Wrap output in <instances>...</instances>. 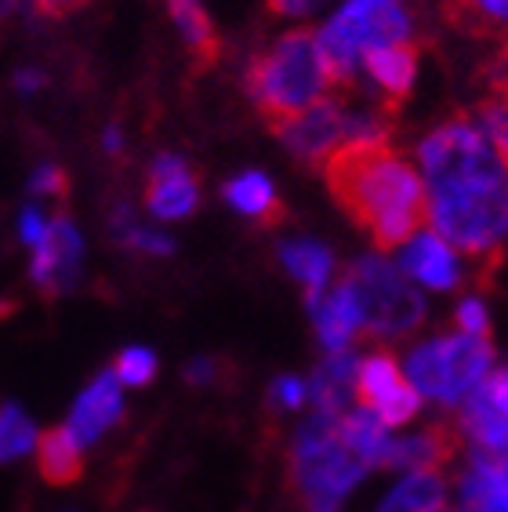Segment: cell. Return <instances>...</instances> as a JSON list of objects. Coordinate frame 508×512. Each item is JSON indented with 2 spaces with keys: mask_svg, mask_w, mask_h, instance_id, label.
I'll return each instance as SVG.
<instances>
[{
  "mask_svg": "<svg viewBox=\"0 0 508 512\" xmlns=\"http://www.w3.org/2000/svg\"><path fill=\"white\" fill-rule=\"evenodd\" d=\"M338 418L342 414H316L313 422L302 425L291 451V491L305 512H334L349 487L363 476V462L345 447L338 436Z\"/></svg>",
  "mask_w": 508,
  "mask_h": 512,
  "instance_id": "obj_4",
  "label": "cell"
},
{
  "mask_svg": "<svg viewBox=\"0 0 508 512\" xmlns=\"http://www.w3.org/2000/svg\"><path fill=\"white\" fill-rule=\"evenodd\" d=\"M171 8V19H175L178 33L189 44V55H193L196 69H211L222 55V40L211 15H207L204 0H167Z\"/></svg>",
  "mask_w": 508,
  "mask_h": 512,
  "instance_id": "obj_17",
  "label": "cell"
},
{
  "mask_svg": "<svg viewBox=\"0 0 508 512\" xmlns=\"http://www.w3.org/2000/svg\"><path fill=\"white\" fill-rule=\"evenodd\" d=\"M345 284L352 287L356 306H360V335L378 338V342L407 338L425 320V302L418 287H411L407 273L389 266L385 258H360Z\"/></svg>",
  "mask_w": 508,
  "mask_h": 512,
  "instance_id": "obj_6",
  "label": "cell"
},
{
  "mask_svg": "<svg viewBox=\"0 0 508 512\" xmlns=\"http://www.w3.org/2000/svg\"><path fill=\"white\" fill-rule=\"evenodd\" d=\"M225 200L247 215L251 222H258L262 229H276L284 222V204L276 200L273 182L258 171H247V175H236L229 186H225Z\"/></svg>",
  "mask_w": 508,
  "mask_h": 512,
  "instance_id": "obj_18",
  "label": "cell"
},
{
  "mask_svg": "<svg viewBox=\"0 0 508 512\" xmlns=\"http://www.w3.org/2000/svg\"><path fill=\"white\" fill-rule=\"evenodd\" d=\"M37 444V429L15 404H0V462H15Z\"/></svg>",
  "mask_w": 508,
  "mask_h": 512,
  "instance_id": "obj_27",
  "label": "cell"
},
{
  "mask_svg": "<svg viewBox=\"0 0 508 512\" xmlns=\"http://www.w3.org/2000/svg\"><path fill=\"white\" fill-rule=\"evenodd\" d=\"M80 4H84V0H33V8H37L44 19H66Z\"/></svg>",
  "mask_w": 508,
  "mask_h": 512,
  "instance_id": "obj_37",
  "label": "cell"
},
{
  "mask_svg": "<svg viewBox=\"0 0 508 512\" xmlns=\"http://www.w3.org/2000/svg\"><path fill=\"white\" fill-rule=\"evenodd\" d=\"M461 502L465 512H508V476L476 458L472 473L461 483Z\"/></svg>",
  "mask_w": 508,
  "mask_h": 512,
  "instance_id": "obj_25",
  "label": "cell"
},
{
  "mask_svg": "<svg viewBox=\"0 0 508 512\" xmlns=\"http://www.w3.org/2000/svg\"><path fill=\"white\" fill-rule=\"evenodd\" d=\"M421 171H425V186L443 189L479 175H494L501 171V160L498 153H490L487 135L469 117H454L421 142Z\"/></svg>",
  "mask_w": 508,
  "mask_h": 512,
  "instance_id": "obj_8",
  "label": "cell"
},
{
  "mask_svg": "<svg viewBox=\"0 0 508 512\" xmlns=\"http://www.w3.org/2000/svg\"><path fill=\"white\" fill-rule=\"evenodd\" d=\"M157 375V356L142 349V345H131L124 353L117 356V364H113V378L124 385H146L153 382Z\"/></svg>",
  "mask_w": 508,
  "mask_h": 512,
  "instance_id": "obj_29",
  "label": "cell"
},
{
  "mask_svg": "<svg viewBox=\"0 0 508 512\" xmlns=\"http://www.w3.org/2000/svg\"><path fill=\"white\" fill-rule=\"evenodd\" d=\"M269 131L291 149V157L298 164L323 168L327 157L345 142V109L334 99H320L309 109H302V113L273 124Z\"/></svg>",
  "mask_w": 508,
  "mask_h": 512,
  "instance_id": "obj_9",
  "label": "cell"
},
{
  "mask_svg": "<svg viewBox=\"0 0 508 512\" xmlns=\"http://www.w3.org/2000/svg\"><path fill=\"white\" fill-rule=\"evenodd\" d=\"M483 124H487V135L494 142V153H498L501 168L508 171V102L490 99L483 106Z\"/></svg>",
  "mask_w": 508,
  "mask_h": 512,
  "instance_id": "obj_30",
  "label": "cell"
},
{
  "mask_svg": "<svg viewBox=\"0 0 508 512\" xmlns=\"http://www.w3.org/2000/svg\"><path fill=\"white\" fill-rule=\"evenodd\" d=\"M113 229H117V237L124 240L127 247H135V251H146V255H167V251H171V240L160 237V233H153V229H146V226H138L135 218H131V211H117Z\"/></svg>",
  "mask_w": 508,
  "mask_h": 512,
  "instance_id": "obj_28",
  "label": "cell"
},
{
  "mask_svg": "<svg viewBox=\"0 0 508 512\" xmlns=\"http://www.w3.org/2000/svg\"><path fill=\"white\" fill-rule=\"evenodd\" d=\"M313 313H316V335L334 353H342L345 345L360 335V306H356V295H352L349 284L338 287L327 302H316Z\"/></svg>",
  "mask_w": 508,
  "mask_h": 512,
  "instance_id": "obj_19",
  "label": "cell"
},
{
  "mask_svg": "<svg viewBox=\"0 0 508 512\" xmlns=\"http://www.w3.org/2000/svg\"><path fill=\"white\" fill-rule=\"evenodd\" d=\"M494 364V349L479 335H454L418 345L407 360V375L414 389L443 404H461L487 382V371Z\"/></svg>",
  "mask_w": 508,
  "mask_h": 512,
  "instance_id": "obj_7",
  "label": "cell"
},
{
  "mask_svg": "<svg viewBox=\"0 0 508 512\" xmlns=\"http://www.w3.org/2000/svg\"><path fill=\"white\" fill-rule=\"evenodd\" d=\"M19 4H22V0H0V26H4L15 11H19Z\"/></svg>",
  "mask_w": 508,
  "mask_h": 512,
  "instance_id": "obj_40",
  "label": "cell"
},
{
  "mask_svg": "<svg viewBox=\"0 0 508 512\" xmlns=\"http://www.w3.org/2000/svg\"><path fill=\"white\" fill-rule=\"evenodd\" d=\"M280 258H284L287 273L305 287L309 306H316L323 284H327V276H331V251L313 244V240H291V244H284Z\"/></svg>",
  "mask_w": 508,
  "mask_h": 512,
  "instance_id": "obj_22",
  "label": "cell"
},
{
  "mask_svg": "<svg viewBox=\"0 0 508 512\" xmlns=\"http://www.w3.org/2000/svg\"><path fill=\"white\" fill-rule=\"evenodd\" d=\"M15 84H19V91H37L40 84H44V77H40V73H33V69H22L19 77H15Z\"/></svg>",
  "mask_w": 508,
  "mask_h": 512,
  "instance_id": "obj_39",
  "label": "cell"
},
{
  "mask_svg": "<svg viewBox=\"0 0 508 512\" xmlns=\"http://www.w3.org/2000/svg\"><path fill=\"white\" fill-rule=\"evenodd\" d=\"M120 411H124V404H120V382L113 375H98L95 382L80 393L66 429L73 433V440L84 447L106 433L109 425L120 418Z\"/></svg>",
  "mask_w": 508,
  "mask_h": 512,
  "instance_id": "obj_15",
  "label": "cell"
},
{
  "mask_svg": "<svg viewBox=\"0 0 508 512\" xmlns=\"http://www.w3.org/2000/svg\"><path fill=\"white\" fill-rule=\"evenodd\" d=\"M429 222L450 247L498 266L508 240V171L429 189Z\"/></svg>",
  "mask_w": 508,
  "mask_h": 512,
  "instance_id": "obj_3",
  "label": "cell"
},
{
  "mask_svg": "<svg viewBox=\"0 0 508 512\" xmlns=\"http://www.w3.org/2000/svg\"><path fill=\"white\" fill-rule=\"evenodd\" d=\"M323 0H269V11L273 15H284V19H298V15H309L313 8H320Z\"/></svg>",
  "mask_w": 508,
  "mask_h": 512,
  "instance_id": "obj_36",
  "label": "cell"
},
{
  "mask_svg": "<svg viewBox=\"0 0 508 512\" xmlns=\"http://www.w3.org/2000/svg\"><path fill=\"white\" fill-rule=\"evenodd\" d=\"M244 88L269 128L309 109L313 102L327 99L331 80H327L320 44L313 33L291 30L280 40H273L265 51H258L247 62Z\"/></svg>",
  "mask_w": 508,
  "mask_h": 512,
  "instance_id": "obj_2",
  "label": "cell"
},
{
  "mask_svg": "<svg viewBox=\"0 0 508 512\" xmlns=\"http://www.w3.org/2000/svg\"><path fill=\"white\" fill-rule=\"evenodd\" d=\"M360 66L371 73V80L381 91V106L385 109H400V102L411 95L414 77H418V48L411 40H400V44H385V48L363 51Z\"/></svg>",
  "mask_w": 508,
  "mask_h": 512,
  "instance_id": "obj_13",
  "label": "cell"
},
{
  "mask_svg": "<svg viewBox=\"0 0 508 512\" xmlns=\"http://www.w3.org/2000/svg\"><path fill=\"white\" fill-rule=\"evenodd\" d=\"M200 189H196L193 171L178 157H157L146 178V204L157 218H186L196 211Z\"/></svg>",
  "mask_w": 508,
  "mask_h": 512,
  "instance_id": "obj_12",
  "label": "cell"
},
{
  "mask_svg": "<svg viewBox=\"0 0 508 512\" xmlns=\"http://www.w3.org/2000/svg\"><path fill=\"white\" fill-rule=\"evenodd\" d=\"M106 149H109V153H117V149H120V135H117V131H106Z\"/></svg>",
  "mask_w": 508,
  "mask_h": 512,
  "instance_id": "obj_41",
  "label": "cell"
},
{
  "mask_svg": "<svg viewBox=\"0 0 508 512\" xmlns=\"http://www.w3.org/2000/svg\"><path fill=\"white\" fill-rule=\"evenodd\" d=\"M461 444V429H450V425H432L425 433H414L407 440H389L385 454H381V465L389 469H414V473H436L458 454Z\"/></svg>",
  "mask_w": 508,
  "mask_h": 512,
  "instance_id": "obj_14",
  "label": "cell"
},
{
  "mask_svg": "<svg viewBox=\"0 0 508 512\" xmlns=\"http://www.w3.org/2000/svg\"><path fill=\"white\" fill-rule=\"evenodd\" d=\"M356 396L385 425H403L418 414V389L400 375L389 353L367 356L363 364H356Z\"/></svg>",
  "mask_w": 508,
  "mask_h": 512,
  "instance_id": "obj_10",
  "label": "cell"
},
{
  "mask_svg": "<svg viewBox=\"0 0 508 512\" xmlns=\"http://www.w3.org/2000/svg\"><path fill=\"white\" fill-rule=\"evenodd\" d=\"M479 393L487 396V404L494 407V411H501L508 418V371H498L490 382L479 385Z\"/></svg>",
  "mask_w": 508,
  "mask_h": 512,
  "instance_id": "obj_34",
  "label": "cell"
},
{
  "mask_svg": "<svg viewBox=\"0 0 508 512\" xmlns=\"http://www.w3.org/2000/svg\"><path fill=\"white\" fill-rule=\"evenodd\" d=\"M458 327H461V331H465V335H479V338H487V331H490L487 309L479 306L476 298H469V302H461V309H458Z\"/></svg>",
  "mask_w": 508,
  "mask_h": 512,
  "instance_id": "obj_33",
  "label": "cell"
},
{
  "mask_svg": "<svg viewBox=\"0 0 508 512\" xmlns=\"http://www.w3.org/2000/svg\"><path fill=\"white\" fill-rule=\"evenodd\" d=\"M19 226H22V240H26L30 247H37L40 240H44V233H48V222H44V215H40V211L33 204L26 207V211H22Z\"/></svg>",
  "mask_w": 508,
  "mask_h": 512,
  "instance_id": "obj_35",
  "label": "cell"
},
{
  "mask_svg": "<svg viewBox=\"0 0 508 512\" xmlns=\"http://www.w3.org/2000/svg\"><path fill=\"white\" fill-rule=\"evenodd\" d=\"M215 375H218V364H211V360H196V364H189V382H211Z\"/></svg>",
  "mask_w": 508,
  "mask_h": 512,
  "instance_id": "obj_38",
  "label": "cell"
},
{
  "mask_svg": "<svg viewBox=\"0 0 508 512\" xmlns=\"http://www.w3.org/2000/svg\"><path fill=\"white\" fill-rule=\"evenodd\" d=\"M411 33V15L396 0H349L316 37L331 88L356 91L363 51L400 44Z\"/></svg>",
  "mask_w": 508,
  "mask_h": 512,
  "instance_id": "obj_5",
  "label": "cell"
},
{
  "mask_svg": "<svg viewBox=\"0 0 508 512\" xmlns=\"http://www.w3.org/2000/svg\"><path fill=\"white\" fill-rule=\"evenodd\" d=\"M436 505H443L440 473H414L381 502L378 512H432Z\"/></svg>",
  "mask_w": 508,
  "mask_h": 512,
  "instance_id": "obj_26",
  "label": "cell"
},
{
  "mask_svg": "<svg viewBox=\"0 0 508 512\" xmlns=\"http://www.w3.org/2000/svg\"><path fill=\"white\" fill-rule=\"evenodd\" d=\"M338 436L345 440L356 458L363 465H381V454L389 447V433H385V422L378 414H371L367 407L363 411H349L338 418Z\"/></svg>",
  "mask_w": 508,
  "mask_h": 512,
  "instance_id": "obj_23",
  "label": "cell"
},
{
  "mask_svg": "<svg viewBox=\"0 0 508 512\" xmlns=\"http://www.w3.org/2000/svg\"><path fill=\"white\" fill-rule=\"evenodd\" d=\"M309 393H313V404L323 414H342L349 396L356 393V360L345 353H334L331 360H323L316 367L313 382H309Z\"/></svg>",
  "mask_w": 508,
  "mask_h": 512,
  "instance_id": "obj_21",
  "label": "cell"
},
{
  "mask_svg": "<svg viewBox=\"0 0 508 512\" xmlns=\"http://www.w3.org/2000/svg\"><path fill=\"white\" fill-rule=\"evenodd\" d=\"M30 189L37 193V197H66L69 193V178H66V171L62 168H40L37 175H33V182H30Z\"/></svg>",
  "mask_w": 508,
  "mask_h": 512,
  "instance_id": "obj_32",
  "label": "cell"
},
{
  "mask_svg": "<svg viewBox=\"0 0 508 512\" xmlns=\"http://www.w3.org/2000/svg\"><path fill=\"white\" fill-rule=\"evenodd\" d=\"M403 269L407 276L421 280L425 287H436V291H447V287L458 284V262H454V251L443 237L436 233H418V237L407 244L403 251Z\"/></svg>",
  "mask_w": 508,
  "mask_h": 512,
  "instance_id": "obj_16",
  "label": "cell"
},
{
  "mask_svg": "<svg viewBox=\"0 0 508 512\" xmlns=\"http://www.w3.org/2000/svg\"><path fill=\"white\" fill-rule=\"evenodd\" d=\"M37 465L40 476L55 483V487H69V483H77L84 476V454H80V444L73 440L66 425L62 429H48V433L40 436Z\"/></svg>",
  "mask_w": 508,
  "mask_h": 512,
  "instance_id": "obj_20",
  "label": "cell"
},
{
  "mask_svg": "<svg viewBox=\"0 0 508 512\" xmlns=\"http://www.w3.org/2000/svg\"><path fill=\"white\" fill-rule=\"evenodd\" d=\"M305 382L302 378H294V375H284V378H276L273 389H269V404L273 407H298L305 404Z\"/></svg>",
  "mask_w": 508,
  "mask_h": 512,
  "instance_id": "obj_31",
  "label": "cell"
},
{
  "mask_svg": "<svg viewBox=\"0 0 508 512\" xmlns=\"http://www.w3.org/2000/svg\"><path fill=\"white\" fill-rule=\"evenodd\" d=\"M443 11L454 30L472 37L508 33V0H447Z\"/></svg>",
  "mask_w": 508,
  "mask_h": 512,
  "instance_id": "obj_24",
  "label": "cell"
},
{
  "mask_svg": "<svg viewBox=\"0 0 508 512\" xmlns=\"http://www.w3.org/2000/svg\"><path fill=\"white\" fill-rule=\"evenodd\" d=\"M320 171L334 204L381 255L411 244L429 226V193L392 142H342Z\"/></svg>",
  "mask_w": 508,
  "mask_h": 512,
  "instance_id": "obj_1",
  "label": "cell"
},
{
  "mask_svg": "<svg viewBox=\"0 0 508 512\" xmlns=\"http://www.w3.org/2000/svg\"><path fill=\"white\" fill-rule=\"evenodd\" d=\"M80 255H84V244H80V233L73 229L66 215L51 218L48 233L33 247V284L44 291V295H62L77 284L80 273Z\"/></svg>",
  "mask_w": 508,
  "mask_h": 512,
  "instance_id": "obj_11",
  "label": "cell"
}]
</instances>
